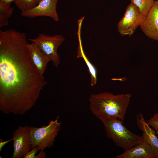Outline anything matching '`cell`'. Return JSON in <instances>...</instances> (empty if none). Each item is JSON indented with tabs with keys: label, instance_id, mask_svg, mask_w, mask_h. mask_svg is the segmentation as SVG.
<instances>
[{
	"label": "cell",
	"instance_id": "cell-1",
	"mask_svg": "<svg viewBox=\"0 0 158 158\" xmlns=\"http://www.w3.org/2000/svg\"><path fill=\"white\" fill-rule=\"evenodd\" d=\"M25 33L0 30V110L23 115L39 99L47 84L31 61Z\"/></svg>",
	"mask_w": 158,
	"mask_h": 158
},
{
	"label": "cell",
	"instance_id": "cell-2",
	"mask_svg": "<svg viewBox=\"0 0 158 158\" xmlns=\"http://www.w3.org/2000/svg\"><path fill=\"white\" fill-rule=\"evenodd\" d=\"M131 95H114L108 92L91 95L89 98V108L97 118L104 116L123 122L129 105Z\"/></svg>",
	"mask_w": 158,
	"mask_h": 158
},
{
	"label": "cell",
	"instance_id": "cell-3",
	"mask_svg": "<svg viewBox=\"0 0 158 158\" xmlns=\"http://www.w3.org/2000/svg\"><path fill=\"white\" fill-rule=\"evenodd\" d=\"M98 118L102 123L107 138L111 139L117 146L127 150L142 141V136L128 129L123 122L104 116Z\"/></svg>",
	"mask_w": 158,
	"mask_h": 158
},
{
	"label": "cell",
	"instance_id": "cell-4",
	"mask_svg": "<svg viewBox=\"0 0 158 158\" xmlns=\"http://www.w3.org/2000/svg\"><path fill=\"white\" fill-rule=\"evenodd\" d=\"M61 124L56 119L50 121L48 125L40 128L30 126L32 149L37 146L39 150H44L47 148L51 147L60 130Z\"/></svg>",
	"mask_w": 158,
	"mask_h": 158
},
{
	"label": "cell",
	"instance_id": "cell-5",
	"mask_svg": "<svg viewBox=\"0 0 158 158\" xmlns=\"http://www.w3.org/2000/svg\"><path fill=\"white\" fill-rule=\"evenodd\" d=\"M65 39L61 35L50 36L40 33L36 38L29 40L35 43L53 65L57 67L60 63L58 49Z\"/></svg>",
	"mask_w": 158,
	"mask_h": 158
},
{
	"label": "cell",
	"instance_id": "cell-6",
	"mask_svg": "<svg viewBox=\"0 0 158 158\" xmlns=\"http://www.w3.org/2000/svg\"><path fill=\"white\" fill-rule=\"evenodd\" d=\"M146 17L136 6L130 3L127 6L123 16L118 23V32L122 36H131L137 28L142 24Z\"/></svg>",
	"mask_w": 158,
	"mask_h": 158
},
{
	"label": "cell",
	"instance_id": "cell-7",
	"mask_svg": "<svg viewBox=\"0 0 158 158\" xmlns=\"http://www.w3.org/2000/svg\"><path fill=\"white\" fill-rule=\"evenodd\" d=\"M28 125L19 126L13 132V152L11 158H21L32 149V144Z\"/></svg>",
	"mask_w": 158,
	"mask_h": 158
},
{
	"label": "cell",
	"instance_id": "cell-8",
	"mask_svg": "<svg viewBox=\"0 0 158 158\" xmlns=\"http://www.w3.org/2000/svg\"><path fill=\"white\" fill-rule=\"evenodd\" d=\"M58 0H40L35 7L30 9L21 11V15L27 18L47 16L57 22L59 17L56 11Z\"/></svg>",
	"mask_w": 158,
	"mask_h": 158
},
{
	"label": "cell",
	"instance_id": "cell-9",
	"mask_svg": "<svg viewBox=\"0 0 158 158\" xmlns=\"http://www.w3.org/2000/svg\"><path fill=\"white\" fill-rule=\"evenodd\" d=\"M136 119L137 127L142 132V141L150 146L154 158H158V137L156 132L147 123L141 112L137 115Z\"/></svg>",
	"mask_w": 158,
	"mask_h": 158
},
{
	"label": "cell",
	"instance_id": "cell-10",
	"mask_svg": "<svg viewBox=\"0 0 158 158\" xmlns=\"http://www.w3.org/2000/svg\"><path fill=\"white\" fill-rule=\"evenodd\" d=\"M140 27L147 37L158 42V0L155 1L145 20Z\"/></svg>",
	"mask_w": 158,
	"mask_h": 158
},
{
	"label": "cell",
	"instance_id": "cell-11",
	"mask_svg": "<svg viewBox=\"0 0 158 158\" xmlns=\"http://www.w3.org/2000/svg\"><path fill=\"white\" fill-rule=\"evenodd\" d=\"M27 47L31 61L38 71L43 75L50 60L35 43H28Z\"/></svg>",
	"mask_w": 158,
	"mask_h": 158
},
{
	"label": "cell",
	"instance_id": "cell-12",
	"mask_svg": "<svg viewBox=\"0 0 158 158\" xmlns=\"http://www.w3.org/2000/svg\"><path fill=\"white\" fill-rule=\"evenodd\" d=\"M116 158H154L150 145L143 141L140 143L117 155Z\"/></svg>",
	"mask_w": 158,
	"mask_h": 158
},
{
	"label": "cell",
	"instance_id": "cell-13",
	"mask_svg": "<svg viewBox=\"0 0 158 158\" xmlns=\"http://www.w3.org/2000/svg\"><path fill=\"white\" fill-rule=\"evenodd\" d=\"M11 3L0 2V27L7 25L9 19L12 15L14 8L11 6Z\"/></svg>",
	"mask_w": 158,
	"mask_h": 158
},
{
	"label": "cell",
	"instance_id": "cell-14",
	"mask_svg": "<svg viewBox=\"0 0 158 158\" xmlns=\"http://www.w3.org/2000/svg\"><path fill=\"white\" fill-rule=\"evenodd\" d=\"M77 54V57L83 58L87 66L91 75L90 85L92 86H94L96 85L97 82L96 69L85 55L83 51L81 42L79 43Z\"/></svg>",
	"mask_w": 158,
	"mask_h": 158
},
{
	"label": "cell",
	"instance_id": "cell-15",
	"mask_svg": "<svg viewBox=\"0 0 158 158\" xmlns=\"http://www.w3.org/2000/svg\"><path fill=\"white\" fill-rule=\"evenodd\" d=\"M130 3L136 6L141 13L146 16L152 7L155 1L154 0H130Z\"/></svg>",
	"mask_w": 158,
	"mask_h": 158
},
{
	"label": "cell",
	"instance_id": "cell-16",
	"mask_svg": "<svg viewBox=\"0 0 158 158\" xmlns=\"http://www.w3.org/2000/svg\"><path fill=\"white\" fill-rule=\"evenodd\" d=\"M14 2L21 11L30 9L37 4L35 0H15Z\"/></svg>",
	"mask_w": 158,
	"mask_h": 158
},
{
	"label": "cell",
	"instance_id": "cell-17",
	"mask_svg": "<svg viewBox=\"0 0 158 158\" xmlns=\"http://www.w3.org/2000/svg\"><path fill=\"white\" fill-rule=\"evenodd\" d=\"M147 122L148 124L153 127L156 131H158V113H155Z\"/></svg>",
	"mask_w": 158,
	"mask_h": 158
},
{
	"label": "cell",
	"instance_id": "cell-18",
	"mask_svg": "<svg viewBox=\"0 0 158 158\" xmlns=\"http://www.w3.org/2000/svg\"><path fill=\"white\" fill-rule=\"evenodd\" d=\"M39 151L37 146L32 149L28 153L23 157L24 158H35L36 154L38 151Z\"/></svg>",
	"mask_w": 158,
	"mask_h": 158
},
{
	"label": "cell",
	"instance_id": "cell-19",
	"mask_svg": "<svg viewBox=\"0 0 158 158\" xmlns=\"http://www.w3.org/2000/svg\"><path fill=\"white\" fill-rule=\"evenodd\" d=\"M13 139L12 138L11 139L6 140L5 141H3V140L0 139V152H1L2 150L3 147L8 142L11 141L13 140Z\"/></svg>",
	"mask_w": 158,
	"mask_h": 158
},
{
	"label": "cell",
	"instance_id": "cell-20",
	"mask_svg": "<svg viewBox=\"0 0 158 158\" xmlns=\"http://www.w3.org/2000/svg\"><path fill=\"white\" fill-rule=\"evenodd\" d=\"M46 153L44 150H41L39 154L36 155V158H45Z\"/></svg>",
	"mask_w": 158,
	"mask_h": 158
},
{
	"label": "cell",
	"instance_id": "cell-21",
	"mask_svg": "<svg viewBox=\"0 0 158 158\" xmlns=\"http://www.w3.org/2000/svg\"><path fill=\"white\" fill-rule=\"evenodd\" d=\"M15 0H0V2L6 3H11L13 2H14Z\"/></svg>",
	"mask_w": 158,
	"mask_h": 158
},
{
	"label": "cell",
	"instance_id": "cell-22",
	"mask_svg": "<svg viewBox=\"0 0 158 158\" xmlns=\"http://www.w3.org/2000/svg\"><path fill=\"white\" fill-rule=\"evenodd\" d=\"M36 2L38 4V2L40 0H35Z\"/></svg>",
	"mask_w": 158,
	"mask_h": 158
},
{
	"label": "cell",
	"instance_id": "cell-23",
	"mask_svg": "<svg viewBox=\"0 0 158 158\" xmlns=\"http://www.w3.org/2000/svg\"><path fill=\"white\" fill-rule=\"evenodd\" d=\"M156 133L157 135V136H158V131H156Z\"/></svg>",
	"mask_w": 158,
	"mask_h": 158
}]
</instances>
